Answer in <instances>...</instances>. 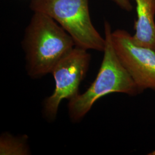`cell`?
I'll return each mask as SVG.
<instances>
[{"mask_svg":"<svg viewBox=\"0 0 155 155\" xmlns=\"http://www.w3.org/2000/svg\"><path fill=\"white\" fill-rule=\"evenodd\" d=\"M25 70L38 79L51 74L56 64L75 47L72 37L51 17L33 12L22 41Z\"/></svg>","mask_w":155,"mask_h":155,"instance_id":"6da1fadb","label":"cell"},{"mask_svg":"<svg viewBox=\"0 0 155 155\" xmlns=\"http://www.w3.org/2000/svg\"><path fill=\"white\" fill-rule=\"evenodd\" d=\"M105 47L99 71L93 82L83 93L68 100V113L70 121L81 122L97 101L111 93L129 96L140 94L138 87L117 55L111 40L110 23L104 22Z\"/></svg>","mask_w":155,"mask_h":155,"instance_id":"7a4b0ae2","label":"cell"},{"mask_svg":"<svg viewBox=\"0 0 155 155\" xmlns=\"http://www.w3.org/2000/svg\"><path fill=\"white\" fill-rule=\"evenodd\" d=\"M29 8L55 20L72 37L75 46L104 52L105 39L91 21L89 0H32Z\"/></svg>","mask_w":155,"mask_h":155,"instance_id":"3957f363","label":"cell"},{"mask_svg":"<svg viewBox=\"0 0 155 155\" xmlns=\"http://www.w3.org/2000/svg\"><path fill=\"white\" fill-rule=\"evenodd\" d=\"M91 59L88 50L75 46L56 64L51 73L55 89L45 98L42 106V114L46 121L55 120L63 100H71L79 94V86L89 71Z\"/></svg>","mask_w":155,"mask_h":155,"instance_id":"277c9868","label":"cell"},{"mask_svg":"<svg viewBox=\"0 0 155 155\" xmlns=\"http://www.w3.org/2000/svg\"><path fill=\"white\" fill-rule=\"evenodd\" d=\"M117 55L133 79L140 93L150 89L155 91V52L133 42L132 35L124 29L111 32Z\"/></svg>","mask_w":155,"mask_h":155,"instance_id":"5b68a950","label":"cell"},{"mask_svg":"<svg viewBox=\"0 0 155 155\" xmlns=\"http://www.w3.org/2000/svg\"><path fill=\"white\" fill-rule=\"evenodd\" d=\"M137 4L135 33L132 36L137 45L155 52V0H134Z\"/></svg>","mask_w":155,"mask_h":155,"instance_id":"8992f818","label":"cell"},{"mask_svg":"<svg viewBox=\"0 0 155 155\" xmlns=\"http://www.w3.org/2000/svg\"><path fill=\"white\" fill-rule=\"evenodd\" d=\"M26 134L15 136L4 132L0 136V155H29L31 154Z\"/></svg>","mask_w":155,"mask_h":155,"instance_id":"52a82bcc","label":"cell"},{"mask_svg":"<svg viewBox=\"0 0 155 155\" xmlns=\"http://www.w3.org/2000/svg\"><path fill=\"white\" fill-rule=\"evenodd\" d=\"M119 6L121 9L125 11L130 12L133 10V6L130 0H110Z\"/></svg>","mask_w":155,"mask_h":155,"instance_id":"ba28073f","label":"cell"}]
</instances>
